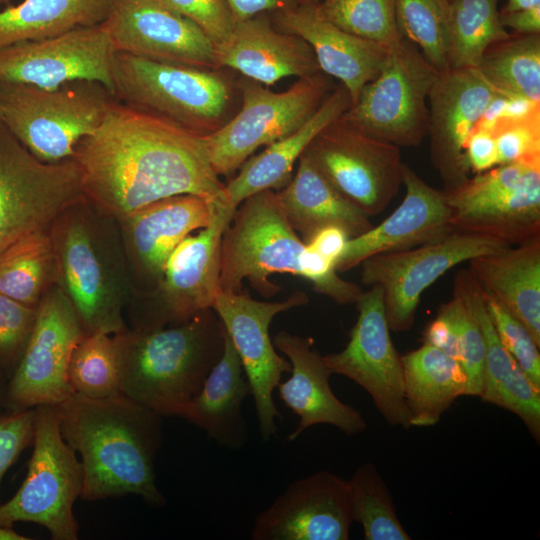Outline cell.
Returning a JSON list of instances; mask_svg holds the SVG:
<instances>
[{
  "label": "cell",
  "mask_w": 540,
  "mask_h": 540,
  "mask_svg": "<svg viewBox=\"0 0 540 540\" xmlns=\"http://www.w3.org/2000/svg\"><path fill=\"white\" fill-rule=\"evenodd\" d=\"M86 202L73 158L38 160L0 121V252Z\"/></svg>",
  "instance_id": "9"
},
{
  "label": "cell",
  "mask_w": 540,
  "mask_h": 540,
  "mask_svg": "<svg viewBox=\"0 0 540 540\" xmlns=\"http://www.w3.org/2000/svg\"><path fill=\"white\" fill-rule=\"evenodd\" d=\"M308 301L302 291L282 301L265 302L253 299L248 293L221 290L212 306L241 360L263 441L276 434V419H282V415L273 392L282 375L291 371L290 362L277 353L270 338V324L277 314L306 305Z\"/></svg>",
  "instance_id": "15"
},
{
  "label": "cell",
  "mask_w": 540,
  "mask_h": 540,
  "mask_svg": "<svg viewBox=\"0 0 540 540\" xmlns=\"http://www.w3.org/2000/svg\"><path fill=\"white\" fill-rule=\"evenodd\" d=\"M75 309L55 284L36 308L35 322L22 357L8 379L3 406L20 411L41 405L55 406L73 391L68 365L83 336Z\"/></svg>",
  "instance_id": "14"
},
{
  "label": "cell",
  "mask_w": 540,
  "mask_h": 540,
  "mask_svg": "<svg viewBox=\"0 0 540 540\" xmlns=\"http://www.w3.org/2000/svg\"><path fill=\"white\" fill-rule=\"evenodd\" d=\"M273 344L291 364L290 377L277 386L280 400L299 417L289 441L318 424L332 425L347 435L366 429L361 413L332 391L329 382L332 372L315 350L311 337L280 331L273 337Z\"/></svg>",
  "instance_id": "24"
},
{
  "label": "cell",
  "mask_w": 540,
  "mask_h": 540,
  "mask_svg": "<svg viewBox=\"0 0 540 540\" xmlns=\"http://www.w3.org/2000/svg\"><path fill=\"white\" fill-rule=\"evenodd\" d=\"M468 263L480 289L516 317L540 346V237Z\"/></svg>",
  "instance_id": "30"
},
{
  "label": "cell",
  "mask_w": 540,
  "mask_h": 540,
  "mask_svg": "<svg viewBox=\"0 0 540 540\" xmlns=\"http://www.w3.org/2000/svg\"><path fill=\"white\" fill-rule=\"evenodd\" d=\"M111 38L100 23L0 49V80L42 88L73 81L101 83L114 95Z\"/></svg>",
  "instance_id": "17"
},
{
  "label": "cell",
  "mask_w": 540,
  "mask_h": 540,
  "mask_svg": "<svg viewBox=\"0 0 540 540\" xmlns=\"http://www.w3.org/2000/svg\"><path fill=\"white\" fill-rule=\"evenodd\" d=\"M36 318V308L0 293V372L9 379L16 369Z\"/></svg>",
  "instance_id": "44"
},
{
  "label": "cell",
  "mask_w": 540,
  "mask_h": 540,
  "mask_svg": "<svg viewBox=\"0 0 540 540\" xmlns=\"http://www.w3.org/2000/svg\"><path fill=\"white\" fill-rule=\"evenodd\" d=\"M438 74L418 47L403 38L340 119L400 148L417 146L428 136V97Z\"/></svg>",
  "instance_id": "11"
},
{
  "label": "cell",
  "mask_w": 540,
  "mask_h": 540,
  "mask_svg": "<svg viewBox=\"0 0 540 540\" xmlns=\"http://www.w3.org/2000/svg\"><path fill=\"white\" fill-rule=\"evenodd\" d=\"M477 69L498 93L540 102V34H510L485 51Z\"/></svg>",
  "instance_id": "36"
},
{
  "label": "cell",
  "mask_w": 540,
  "mask_h": 540,
  "mask_svg": "<svg viewBox=\"0 0 540 540\" xmlns=\"http://www.w3.org/2000/svg\"><path fill=\"white\" fill-rule=\"evenodd\" d=\"M318 6L330 22L357 37L390 48L403 39L395 0H321Z\"/></svg>",
  "instance_id": "41"
},
{
  "label": "cell",
  "mask_w": 540,
  "mask_h": 540,
  "mask_svg": "<svg viewBox=\"0 0 540 540\" xmlns=\"http://www.w3.org/2000/svg\"><path fill=\"white\" fill-rule=\"evenodd\" d=\"M78 206L63 213L49 228L57 263V285L72 303L84 334H120L127 329L118 301L112 296L89 226L75 214Z\"/></svg>",
  "instance_id": "22"
},
{
  "label": "cell",
  "mask_w": 540,
  "mask_h": 540,
  "mask_svg": "<svg viewBox=\"0 0 540 540\" xmlns=\"http://www.w3.org/2000/svg\"><path fill=\"white\" fill-rule=\"evenodd\" d=\"M32 445L24 481L12 498L0 503V525L32 522L46 528L54 540H77L73 506L81 497L83 470L60 433L54 406L35 407Z\"/></svg>",
  "instance_id": "8"
},
{
  "label": "cell",
  "mask_w": 540,
  "mask_h": 540,
  "mask_svg": "<svg viewBox=\"0 0 540 540\" xmlns=\"http://www.w3.org/2000/svg\"><path fill=\"white\" fill-rule=\"evenodd\" d=\"M72 158L81 170L86 201L119 221L180 194L233 208L204 136L117 99L95 131L77 143Z\"/></svg>",
  "instance_id": "1"
},
{
  "label": "cell",
  "mask_w": 540,
  "mask_h": 540,
  "mask_svg": "<svg viewBox=\"0 0 540 540\" xmlns=\"http://www.w3.org/2000/svg\"><path fill=\"white\" fill-rule=\"evenodd\" d=\"M117 100L207 136L233 113L239 91L221 69L176 65L116 52L113 61Z\"/></svg>",
  "instance_id": "5"
},
{
  "label": "cell",
  "mask_w": 540,
  "mask_h": 540,
  "mask_svg": "<svg viewBox=\"0 0 540 540\" xmlns=\"http://www.w3.org/2000/svg\"><path fill=\"white\" fill-rule=\"evenodd\" d=\"M499 93L477 68L440 72L428 97L430 156L450 190L470 177L465 160L467 139Z\"/></svg>",
  "instance_id": "19"
},
{
  "label": "cell",
  "mask_w": 540,
  "mask_h": 540,
  "mask_svg": "<svg viewBox=\"0 0 540 540\" xmlns=\"http://www.w3.org/2000/svg\"><path fill=\"white\" fill-rule=\"evenodd\" d=\"M235 210L217 208L208 227L188 235L176 246L156 287L158 309L141 329L178 324L212 309L221 292V239Z\"/></svg>",
  "instance_id": "20"
},
{
  "label": "cell",
  "mask_w": 540,
  "mask_h": 540,
  "mask_svg": "<svg viewBox=\"0 0 540 540\" xmlns=\"http://www.w3.org/2000/svg\"><path fill=\"white\" fill-rule=\"evenodd\" d=\"M49 229L33 232L0 252V293L37 308L57 284V263Z\"/></svg>",
  "instance_id": "35"
},
{
  "label": "cell",
  "mask_w": 540,
  "mask_h": 540,
  "mask_svg": "<svg viewBox=\"0 0 540 540\" xmlns=\"http://www.w3.org/2000/svg\"><path fill=\"white\" fill-rule=\"evenodd\" d=\"M402 185L401 204L380 224L347 241L336 263L337 272H346L374 255L433 243L454 232L443 190L430 186L405 163Z\"/></svg>",
  "instance_id": "23"
},
{
  "label": "cell",
  "mask_w": 540,
  "mask_h": 540,
  "mask_svg": "<svg viewBox=\"0 0 540 540\" xmlns=\"http://www.w3.org/2000/svg\"><path fill=\"white\" fill-rule=\"evenodd\" d=\"M358 317L347 345L322 356L332 374L345 376L361 386L391 426L409 428L403 366L391 336L379 285L363 291L355 303Z\"/></svg>",
  "instance_id": "16"
},
{
  "label": "cell",
  "mask_w": 540,
  "mask_h": 540,
  "mask_svg": "<svg viewBox=\"0 0 540 540\" xmlns=\"http://www.w3.org/2000/svg\"><path fill=\"white\" fill-rule=\"evenodd\" d=\"M164 6L193 22L213 42H224L235 20L226 0H159Z\"/></svg>",
  "instance_id": "46"
},
{
  "label": "cell",
  "mask_w": 540,
  "mask_h": 540,
  "mask_svg": "<svg viewBox=\"0 0 540 540\" xmlns=\"http://www.w3.org/2000/svg\"><path fill=\"white\" fill-rule=\"evenodd\" d=\"M438 312L453 324L457 335L459 363L467 376L466 395L481 396L484 382L485 343L480 326L464 300L455 292Z\"/></svg>",
  "instance_id": "42"
},
{
  "label": "cell",
  "mask_w": 540,
  "mask_h": 540,
  "mask_svg": "<svg viewBox=\"0 0 540 540\" xmlns=\"http://www.w3.org/2000/svg\"><path fill=\"white\" fill-rule=\"evenodd\" d=\"M401 361L411 426L437 424L452 403L459 396L466 395L464 369L441 350L423 343L402 355Z\"/></svg>",
  "instance_id": "33"
},
{
  "label": "cell",
  "mask_w": 540,
  "mask_h": 540,
  "mask_svg": "<svg viewBox=\"0 0 540 540\" xmlns=\"http://www.w3.org/2000/svg\"><path fill=\"white\" fill-rule=\"evenodd\" d=\"M239 110L219 129L204 136L209 160L219 176L238 170L262 146L302 126L334 88L319 72L299 78L283 92L242 77L237 82Z\"/></svg>",
  "instance_id": "7"
},
{
  "label": "cell",
  "mask_w": 540,
  "mask_h": 540,
  "mask_svg": "<svg viewBox=\"0 0 540 540\" xmlns=\"http://www.w3.org/2000/svg\"><path fill=\"white\" fill-rule=\"evenodd\" d=\"M8 379L0 372V409L4 408L3 401Z\"/></svg>",
  "instance_id": "55"
},
{
  "label": "cell",
  "mask_w": 540,
  "mask_h": 540,
  "mask_svg": "<svg viewBox=\"0 0 540 540\" xmlns=\"http://www.w3.org/2000/svg\"><path fill=\"white\" fill-rule=\"evenodd\" d=\"M29 537L23 536L13 528L0 525V540H29Z\"/></svg>",
  "instance_id": "54"
},
{
  "label": "cell",
  "mask_w": 540,
  "mask_h": 540,
  "mask_svg": "<svg viewBox=\"0 0 540 540\" xmlns=\"http://www.w3.org/2000/svg\"><path fill=\"white\" fill-rule=\"evenodd\" d=\"M109 0H22L0 10V49L102 23Z\"/></svg>",
  "instance_id": "34"
},
{
  "label": "cell",
  "mask_w": 540,
  "mask_h": 540,
  "mask_svg": "<svg viewBox=\"0 0 540 540\" xmlns=\"http://www.w3.org/2000/svg\"><path fill=\"white\" fill-rule=\"evenodd\" d=\"M54 409L63 439L80 455V498L136 495L150 506L166 504L154 468L162 442L160 415L123 394L89 398L72 393Z\"/></svg>",
  "instance_id": "2"
},
{
  "label": "cell",
  "mask_w": 540,
  "mask_h": 540,
  "mask_svg": "<svg viewBox=\"0 0 540 540\" xmlns=\"http://www.w3.org/2000/svg\"><path fill=\"white\" fill-rule=\"evenodd\" d=\"M500 20L505 28H510L518 34H540V6L500 12Z\"/></svg>",
  "instance_id": "52"
},
{
  "label": "cell",
  "mask_w": 540,
  "mask_h": 540,
  "mask_svg": "<svg viewBox=\"0 0 540 540\" xmlns=\"http://www.w3.org/2000/svg\"><path fill=\"white\" fill-rule=\"evenodd\" d=\"M481 293L502 344L522 368L533 386L540 391V346L516 317L493 297L482 290Z\"/></svg>",
  "instance_id": "43"
},
{
  "label": "cell",
  "mask_w": 540,
  "mask_h": 540,
  "mask_svg": "<svg viewBox=\"0 0 540 540\" xmlns=\"http://www.w3.org/2000/svg\"><path fill=\"white\" fill-rule=\"evenodd\" d=\"M453 292L468 305L484 337L485 366L481 399L516 414L539 443L540 391L502 344L487 312L481 290L468 269L456 273Z\"/></svg>",
  "instance_id": "28"
},
{
  "label": "cell",
  "mask_w": 540,
  "mask_h": 540,
  "mask_svg": "<svg viewBox=\"0 0 540 540\" xmlns=\"http://www.w3.org/2000/svg\"><path fill=\"white\" fill-rule=\"evenodd\" d=\"M215 62L217 69H233L267 87L321 72L309 44L272 26L264 14L236 22L228 38L215 45Z\"/></svg>",
  "instance_id": "26"
},
{
  "label": "cell",
  "mask_w": 540,
  "mask_h": 540,
  "mask_svg": "<svg viewBox=\"0 0 540 540\" xmlns=\"http://www.w3.org/2000/svg\"><path fill=\"white\" fill-rule=\"evenodd\" d=\"M509 245L484 236L452 232L439 241L374 255L361 265V282L379 285L390 330L412 328L424 291L453 267Z\"/></svg>",
  "instance_id": "13"
},
{
  "label": "cell",
  "mask_w": 540,
  "mask_h": 540,
  "mask_svg": "<svg viewBox=\"0 0 540 540\" xmlns=\"http://www.w3.org/2000/svg\"><path fill=\"white\" fill-rule=\"evenodd\" d=\"M116 52L152 61L217 69L213 42L159 0H109L101 23Z\"/></svg>",
  "instance_id": "18"
},
{
  "label": "cell",
  "mask_w": 540,
  "mask_h": 540,
  "mask_svg": "<svg viewBox=\"0 0 540 540\" xmlns=\"http://www.w3.org/2000/svg\"><path fill=\"white\" fill-rule=\"evenodd\" d=\"M451 0H395L401 36L440 73L449 69L447 36Z\"/></svg>",
  "instance_id": "40"
},
{
  "label": "cell",
  "mask_w": 540,
  "mask_h": 540,
  "mask_svg": "<svg viewBox=\"0 0 540 540\" xmlns=\"http://www.w3.org/2000/svg\"><path fill=\"white\" fill-rule=\"evenodd\" d=\"M235 23L297 5V0H226Z\"/></svg>",
  "instance_id": "51"
},
{
  "label": "cell",
  "mask_w": 540,
  "mask_h": 540,
  "mask_svg": "<svg viewBox=\"0 0 540 540\" xmlns=\"http://www.w3.org/2000/svg\"><path fill=\"white\" fill-rule=\"evenodd\" d=\"M34 419L35 408L0 412V486L8 469L33 444Z\"/></svg>",
  "instance_id": "47"
},
{
  "label": "cell",
  "mask_w": 540,
  "mask_h": 540,
  "mask_svg": "<svg viewBox=\"0 0 540 540\" xmlns=\"http://www.w3.org/2000/svg\"><path fill=\"white\" fill-rule=\"evenodd\" d=\"M347 480L326 470L292 482L254 520L252 540H347Z\"/></svg>",
  "instance_id": "21"
},
{
  "label": "cell",
  "mask_w": 540,
  "mask_h": 540,
  "mask_svg": "<svg viewBox=\"0 0 540 540\" xmlns=\"http://www.w3.org/2000/svg\"><path fill=\"white\" fill-rule=\"evenodd\" d=\"M498 0H451L447 57L449 68H477L485 51L510 33L502 25Z\"/></svg>",
  "instance_id": "37"
},
{
  "label": "cell",
  "mask_w": 540,
  "mask_h": 540,
  "mask_svg": "<svg viewBox=\"0 0 540 540\" xmlns=\"http://www.w3.org/2000/svg\"><path fill=\"white\" fill-rule=\"evenodd\" d=\"M303 154L369 217L384 211L402 185L400 147L340 118L318 134Z\"/></svg>",
  "instance_id": "12"
},
{
  "label": "cell",
  "mask_w": 540,
  "mask_h": 540,
  "mask_svg": "<svg viewBox=\"0 0 540 540\" xmlns=\"http://www.w3.org/2000/svg\"><path fill=\"white\" fill-rule=\"evenodd\" d=\"M275 273L303 277L314 291L339 305L354 304L362 292L360 285L339 276L334 263L307 248L291 226L277 191L265 190L241 202L223 232L221 290L239 292L246 279L270 298L280 291L269 280Z\"/></svg>",
  "instance_id": "3"
},
{
  "label": "cell",
  "mask_w": 540,
  "mask_h": 540,
  "mask_svg": "<svg viewBox=\"0 0 540 540\" xmlns=\"http://www.w3.org/2000/svg\"><path fill=\"white\" fill-rule=\"evenodd\" d=\"M249 395L251 388L241 360L225 330L223 353L181 418L219 445L238 450L248 439L242 404Z\"/></svg>",
  "instance_id": "31"
},
{
  "label": "cell",
  "mask_w": 540,
  "mask_h": 540,
  "mask_svg": "<svg viewBox=\"0 0 540 540\" xmlns=\"http://www.w3.org/2000/svg\"><path fill=\"white\" fill-rule=\"evenodd\" d=\"M349 239L350 237L342 228L327 226L314 233L305 244L309 250L319 254L336 266L337 260Z\"/></svg>",
  "instance_id": "49"
},
{
  "label": "cell",
  "mask_w": 540,
  "mask_h": 540,
  "mask_svg": "<svg viewBox=\"0 0 540 540\" xmlns=\"http://www.w3.org/2000/svg\"><path fill=\"white\" fill-rule=\"evenodd\" d=\"M353 521L366 540H410L402 526L389 489L376 466L363 463L347 480Z\"/></svg>",
  "instance_id": "38"
},
{
  "label": "cell",
  "mask_w": 540,
  "mask_h": 540,
  "mask_svg": "<svg viewBox=\"0 0 540 540\" xmlns=\"http://www.w3.org/2000/svg\"><path fill=\"white\" fill-rule=\"evenodd\" d=\"M275 27L309 44L320 71L340 81L357 100L362 88L381 71L391 50L350 34L330 22L318 3L297 4L273 13Z\"/></svg>",
  "instance_id": "25"
},
{
  "label": "cell",
  "mask_w": 540,
  "mask_h": 540,
  "mask_svg": "<svg viewBox=\"0 0 540 540\" xmlns=\"http://www.w3.org/2000/svg\"><path fill=\"white\" fill-rule=\"evenodd\" d=\"M0 120H1V109H0Z\"/></svg>",
  "instance_id": "58"
},
{
  "label": "cell",
  "mask_w": 540,
  "mask_h": 540,
  "mask_svg": "<svg viewBox=\"0 0 540 540\" xmlns=\"http://www.w3.org/2000/svg\"><path fill=\"white\" fill-rule=\"evenodd\" d=\"M115 96L101 83L55 88L0 80L1 122L38 160L72 158L77 143L100 125Z\"/></svg>",
  "instance_id": "6"
},
{
  "label": "cell",
  "mask_w": 540,
  "mask_h": 540,
  "mask_svg": "<svg viewBox=\"0 0 540 540\" xmlns=\"http://www.w3.org/2000/svg\"><path fill=\"white\" fill-rule=\"evenodd\" d=\"M217 208L197 195L180 194L152 202L120 221L135 265L155 289L176 246L193 231L208 227Z\"/></svg>",
  "instance_id": "27"
},
{
  "label": "cell",
  "mask_w": 540,
  "mask_h": 540,
  "mask_svg": "<svg viewBox=\"0 0 540 540\" xmlns=\"http://www.w3.org/2000/svg\"><path fill=\"white\" fill-rule=\"evenodd\" d=\"M540 6V0H508L501 12H513Z\"/></svg>",
  "instance_id": "53"
},
{
  "label": "cell",
  "mask_w": 540,
  "mask_h": 540,
  "mask_svg": "<svg viewBox=\"0 0 540 540\" xmlns=\"http://www.w3.org/2000/svg\"><path fill=\"white\" fill-rule=\"evenodd\" d=\"M321 0H297L298 4H306V3H318Z\"/></svg>",
  "instance_id": "56"
},
{
  "label": "cell",
  "mask_w": 540,
  "mask_h": 540,
  "mask_svg": "<svg viewBox=\"0 0 540 540\" xmlns=\"http://www.w3.org/2000/svg\"><path fill=\"white\" fill-rule=\"evenodd\" d=\"M121 394L161 417H182L220 359L225 329L213 309L171 326L115 334Z\"/></svg>",
  "instance_id": "4"
},
{
  "label": "cell",
  "mask_w": 540,
  "mask_h": 540,
  "mask_svg": "<svg viewBox=\"0 0 540 540\" xmlns=\"http://www.w3.org/2000/svg\"><path fill=\"white\" fill-rule=\"evenodd\" d=\"M277 194L291 226L304 243L327 226L342 228L350 238L373 227L370 217L337 190L304 154L290 182Z\"/></svg>",
  "instance_id": "32"
},
{
  "label": "cell",
  "mask_w": 540,
  "mask_h": 540,
  "mask_svg": "<svg viewBox=\"0 0 540 540\" xmlns=\"http://www.w3.org/2000/svg\"><path fill=\"white\" fill-rule=\"evenodd\" d=\"M423 343L431 345L459 362L457 335L451 321L438 312L423 332Z\"/></svg>",
  "instance_id": "50"
},
{
  "label": "cell",
  "mask_w": 540,
  "mask_h": 540,
  "mask_svg": "<svg viewBox=\"0 0 540 540\" xmlns=\"http://www.w3.org/2000/svg\"><path fill=\"white\" fill-rule=\"evenodd\" d=\"M10 2V0H0V7L2 5H7Z\"/></svg>",
  "instance_id": "57"
},
{
  "label": "cell",
  "mask_w": 540,
  "mask_h": 540,
  "mask_svg": "<svg viewBox=\"0 0 540 540\" xmlns=\"http://www.w3.org/2000/svg\"><path fill=\"white\" fill-rule=\"evenodd\" d=\"M443 191L454 232L509 246L540 237V162L497 165Z\"/></svg>",
  "instance_id": "10"
},
{
  "label": "cell",
  "mask_w": 540,
  "mask_h": 540,
  "mask_svg": "<svg viewBox=\"0 0 540 540\" xmlns=\"http://www.w3.org/2000/svg\"><path fill=\"white\" fill-rule=\"evenodd\" d=\"M499 165L540 162V110L522 118L502 117L491 131Z\"/></svg>",
  "instance_id": "45"
},
{
  "label": "cell",
  "mask_w": 540,
  "mask_h": 540,
  "mask_svg": "<svg viewBox=\"0 0 540 540\" xmlns=\"http://www.w3.org/2000/svg\"><path fill=\"white\" fill-rule=\"evenodd\" d=\"M351 103L348 91L339 84L302 126L246 160L239 173L225 184L230 205L237 208L256 193L285 187L292 179L294 165L309 144L327 126L338 120Z\"/></svg>",
  "instance_id": "29"
},
{
  "label": "cell",
  "mask_w": 540,
  "mask_h": 540,
  "mask_svg": "<svg viewBox=\"0 0 540 540\" xmlns=\"http://www.w3.org/2000/svg\"><path fill=\"white\" fill-rule=\"evenodd\" d=\"M68 381L73 393L89 398L121 394L115 334L103 331L83 334L70 357Z\"/></svg>",
  "instance_id": "39"
},
{
  "label": "cell",
  "mask_w": 540,
  "mask_h": 540,
  "mask_svg": "<svg viewBox=\"0 0 540 540\" xmlns=\"http://www.w3.org/2000/svg\"><path fill=\"white\" fill-rule=\"evenodd\" d=\"M464 155L470 172L475 174L499 165L494 134L488 130L474 128L467 139Z\"/></svg>",
  "instance_id": "48"
}]
</instances>
